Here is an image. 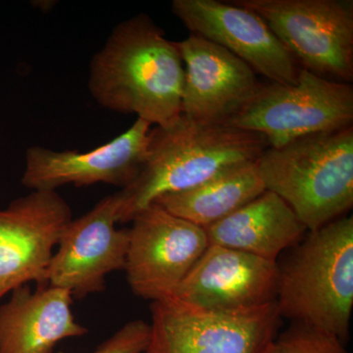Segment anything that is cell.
<instances>
[{
	"label": "cell",
	"instance_id": "cell-1",
	"mask_svg": "<svg viewBox=\"0 0 353 353\" xmlns=\"http://www.w3.org/2000/svg\"><path fill=\"white\" fill-rule=\"evenodd\" d=\"M183 78L176 41L141 13L114 27L90 61L88 85L101 108L169 127L182 115Z\"/></svg>",
	"mask_w": 353,
	"mask_h": 353
},
{
	"label": "cell",
	"instance_id": "cell-2",
	"mask_svg": "<svg viewBox=\"0 0 353 353\" xmlns=\"http://www.w3.org/2000/svg\"><path fill=\"white\" fill-rule=\"evenodd\" d=\"M268 146L255 132L201 124L183 115L171 126L155 127L138 176L116 192L117 223L132 222L160 196L192 189L234 165L256 161Z\"/></svg>",
	"mask_w": 353,
	"mask_h": 353
},
{
	"label": "cell",
	"instance_id": "cell-3",
	"mask_svg": "<svg viewBox=\"0 0 353 353\" xmlns=\"http://www.w3.org/2000/svg\"><path fill=\"white\" fill-rule=\"evenodd\" d=\"M301 241L279 266V313L345 345L353 307V218H339Z\"/></svg>",
	"mask_w": 353,
	"mask_h": 353
},
{
	"label": "cell",
	"instance_id": "cell-4",
	"mask_svg": "<svg viewBox=\"0 0 353 353\" xmlns=\"http://www.w3.org/2000/svg\"><path fill=\"white\" fill-rule=\"evenodd\" d=\"M265 189L280 196L308 232L343 217L353 206V127L312 134L257 159Z\"/></svg>",
	"mask_w": 353,
	"mask_h": 353
},
{
	"label": "cell",
	"instance_id": "cell-5",
	"mask_svg": "<svg viewBox=\"0 0 353 353\" xmlns=\"http://www.w3.org/2000/svg\"><path fill=\"white\" fill-rule=\"evenodd\" d=\"M353 87L299 70L294 83L260 85L227 126L259 134L270 148L352 127Z\"/></svg>",
	"mask_w": 353,
	"mask_h": 353
},
{
	"label": "cell",
	"instance_id": "cell-6",
	"mask_svg": "<svg viewBox=\"0 0 353 353\" xmlns=\"http://www.w3.org/2000/svg\"><path fill=\"white\" fill-rule=\"evenodd\" d=\"M259 15L301 69L353 81L352 0H234Z\"/></svg>",
	"mask_w": 353,
	"mask_h": 353
},
{
	"label": "cell",
	"instance_id": "cell-7",
	"mask_svg": "<svg viewBox=\"0 0 353 353\" xmlns=\"http://www.w3.org/2000/svg\"><path fill=\"white\" fill-rule=\"evenodd\" d=\"M143 353H266L282 324L277 304L234 311L202 310L169 296L152 301Z\"/></svg>",
	"mask_w": 353,
	"mask_h": 353
},
{
	"label": "cell",
	"instance_id": "cell-8",
	"mask_svg": "<svg viewBox=\"0 0 353 353\" xmlns=\"http://www.w3.org/2000/svg\"><path fill=\"white\" fill-rule=\"evenodd\" d=\"M132 222L125 265L130 289L152 301L173 296L208 248L205 231L155 203Z\"/></svg>",
	"mask_w": 353,
	"mask_h": 353
},
{
	"label": "cell",
	"instance_id": "cell-9",
	"mask_svg": "<svg viewBox=\"0 0 353 353\" xmlns=\"http://www.w3.org/2000/svg\"><path fill=\"white\" fill-rule=\"evenodd\" d=\"M72 219L57 190H32L0 209V301L30 282L48 285L53 250Z\"/></svg>",
	"mask_w": 353,
	"mask_h": 353
},
{
	"label": "cell",
	"instance_id": "cell-10",
	"mask_svg": "<svg viewBox=\"0 0 353 353\" xmlns=\"http://www.w3.org/2000/svg\"><path fill=\"white\" fill-rule=\"evenodd\" d=\"M117 210V194H110L70 221L46 272L48 285L81 299L104 292L109 274L125 270L129 230L116 228Z\"/></svg>",
	"mask_w": 353,
	"mask_h": 353
},
{
	"label": "cell",
	"instance_id": "cell-11",
	"mask_svg": "<svg viewBox=\"0 0 353 353\" xmlns=\"http://www.w3.org/2000/svg\"><path fill=\"white\" fill-rule=\"evenodd\" d=\"M172 12L190 34L222 46L271 83H296L299 64L250 9L218 0H174Z\"/></svg>",
	"mask_w": 353,
	"mask_h": 353
},
{
	"label": "cell",
	"instance_id": "cell-12",
	"mask_svg": "<svg viewBox=\"0 0 353 353\" xmlns=\"http://www.w3.org/2000/svg\"><path fill=\"white\" fill-rule=\"evenodd\" d=\"M150 130V123L137 119L122 134L87 152H57L32 145L26 152L21 183L32 190H57L67 185L90 187L95 183L124 189L141 170Z\"/></svg>",
	"mask_w": 353,
	"mask_h": 353
},
{
	"label": "cell",
	"instance_id": "cell-13",
	"mask_svg": "<svg viewBox=\"0 0 353 353\" xmlns=\"http://www.w3.org/2000/svg\"><path fill=\"white\" fill-rule=\"evenodd\" d=\"M185 78L182 115L205 125H227L256 94V73L212 41L190 34L176 41Z\"/></svg>",
	"mask_w": 353,
	"mask_h": 353
},
{
	"label": "cell",
	"instance_id": "cell-14",
	"mask_svg": "<svg viewBox=\"0 0 353 353\" xmlns=\"http://www.w3.org/2000/svg\"><path fill=\"white\" fill-rule=\"evenodd\" d=\"M278 262L209 245L173 296L202 310L234 312L276 301Z\"/></svg>",
	"mask_w": 353,
	"mask_h": 353
},
{
	"label": "cell",
	"instance_id": "cell-15",
	"mask_svg": "<svg viewBox=\"0 0 353 353\" xmlns=\"http://www.w3.org/2000/svg\"><path fill=\"white\" fill-rule=\"evenodd\" d=\"M10 294L0 305V353H53L60 341L88 334L72 312L68 290L46 285L32 292L25 285Z\"/></svg>",
	"mask_w": 353,
	"mask_h": 353
},
{
	"label": "cell",
	"instance_id": "cell-16",
	"mask_svg": "<svg viewBox=\"0 0 353 353\" xmlns=\"http://www.w3.org/2000/svg\"><path fill=\"white\" fill-rule=\"evenodd\" d=\"M204 231L209 245L275 262L281 253L296 245L308 232L292 209L269 190Z\"/></svg>",
	"mask_w": 353,
	"mask_h": 353
},
{
	"label": "cell",
	"instance_id": "cell-17",
	"mask_svg": "<svg viewBox=\"0 0 353 353\" xmlns=\"http://www.w3.org/2000/svg\"><path fill=\"white\" fill-rule=\"evenodd\" d=\"M265 190L256 160L234 165L192 189L160 196L153 203L205 229L236 212Z\"/></svg>",
	"mask_w": 353,
	"mask_h": 353
},
{
	"label": "cell",
	"instance_id": "cell-18",
	"mask_svg": "<svg viewBox=\"0 0 353 353\" xmlns=\"http://www.w3.org/2000/svg\"><path fill=\"white\" fill-rule=\"evenodd\" d=\"M336 336L294 323L288 331L276 336L266 353H347Z\"/></svg>",
	"mask_w": 353,
	"mask_h": 353
},
{
	"label": "cell",
	"instance_id": "cell-19",
	"mask_svg": "<svg viewBox=\"0 0 353 353\" xmlns=\"http://www.w3.org/2000/svg\"><path fill=\"white\" fill-rule=\"evenodd\" d=\"M150 336V326L143 320H132L102 341L92 353H143Z\"/></svg>",
	"mask_w": 353,
	"mask_h": 353
},
{
	"label": "cell",
	"instance_id": "cell-20",
	"mask_svg": "<svg viewBox=\"0 0 353 353\" xmlns=\"http://www.w3.org/2000/svg\"><path fill=\"white\" fill-rule=\"evenodd\" d=\"M32 6L36 7V8L39 9V10L43 11V12H48L51 9L53 8L57 4V1H51V0H39V1H32Z\"/></svg>",
	"mask_w": 353,
	"mask_h": 353
}]
</instances>
